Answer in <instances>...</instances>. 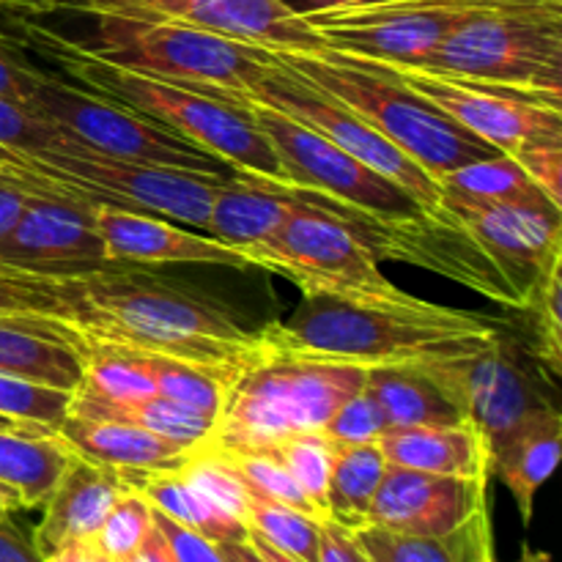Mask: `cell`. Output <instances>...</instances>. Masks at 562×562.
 I'll use <instances>...</instances> for the list:
<instances>
[{"instance_id": "18", "label": "cell", "mask_w": 562, "mask_h": 562, "mask_svg": "<svg viewBox=\"0 0 562 562\" xmlns=\"http://www.w3.org/2000/svg\"><path fill=\"white\" fill-rule=\"evenodd\" d=\"M104 14L176 20L236 42L285 53L324 49L318 33L285 0H135Z\"/></svg>"}, {"instance_id": "50", "label": "cell", "mask_w": 562, "mask_h": 562, "mask_svg": "<svg viewBox=\"0 0 562 562\" xmlns=\"http://www.w3.org/2000/svg\"><path fill=\"white\" fill-rule=\"evenodd\" d=\"M31 198V190L22 179L0 165V239L16 225V220L25 212V203Z\"/></svg>"}, {"instance_id": "20", "label": "cell", "mask_w": 562, "mask_h": 562, "mask_svg": "<svg viewBox=\"0 0 562 562\" xmlns=\"http://www.w3.org/2000/svg\"><path fill=\"white\" fill-rule=\"evenodd\" d=\"M486 505L488 481L428 475L387 464L368 514V527L401 536H445Z\"/></svg>"}, {"instance_id": "14", "label": "cell", "mask_w": 562, "mask_h": 562, "mask_svg": "<svg viewBox=\"0 0 562 562\" xmlns=\"http://www.w3.org/2000/svg\"><path fill=\"white\" fill-rule=\"evenodd\" d=\"M228 97L256 99V102L267 104V108L278 110V113L289 115V119L300 121L307 130L318 132V135L327 137L329 143L344 148L346 154L360 159L366 168L376 170L384 179L395 181V184H398L401 190L409 192L428 214L445 217L442 187L437 184V179H431L415 159L406 157L398 146H393V143H390L382 132L373 130L368 121H362L360 115L351 113L349 108H344L340 102L329 99L327 93L307 86L305 80L294 77L291 71L280 69L278 64H274L272 69H269V75L261 77L252 88H247V91H234L228 93Z\"/></svg>"}, {"instance_id": "59", "label": "cell", "mask_w": 562, "mask_h": 562, "mask_svg": "<svg viewBox=\"0 0 562 562\" xmlns=\"http://www.w3.org/2000/svg\"><path fill=\"white\" fill-rule=\"evenodd\" d=\"M0 428H9V431H38V428H31L25 426V423L11 420V417H3V415H0Z\"/></svg>"}, {"instance_id": "54", "label": "cell", "mask_w": 562, "mask_h": 562, "mask_svg": "<svg viewBox=\"0 0 562 562\" xmlns=\"http://www.w3.org/2000/svg\"><path fill=\"white\" fill-rule=\"evenodd\" d=\"M217 549L225 562H267L250 547V541H223L217 543Z\"/></svg>"}, {"instance_id": "61", "label": "cell", "mask_w": 562, "mask_h": 562, "mask_svg": "<svg viewBox=\"0 0 562 562\" xmlns=\"http://www.w3.org/2000/svg\"><path fill=\"white\" fill-rule=\"evenodd\" d=\"M521 3H560L562 5V0H521Z\"/></svg>"}, {"instance_id": "3", "label": "cell", "mask_w": 562, "mask_h": 562, "mask_svg": "<svg viewBox=\"0 0 562 562\" xmlns=\"http://www.w3.org/2000/svg\"><path fill=\"white\" fill-rule=\"evenodd\" d=\"M27 49H38L47 58L58 60L69 80L157 121L181 140L228 165L234 173L291 184L272 143L247 115V110L184 82L157 80L140 71L71 53L55 42L47 25H38L31 33Z\"/></svg>"}, {"instance_id": "28", "label": "cell", "mask_w": 562, "mask_h": 562, "mask_svg": "<svg viewBox=\"0 0 562 562\" xmlns=\"http://www.w3.org/2000/svg\"><path fill=\"white\" fill-rule=\"evenodd\" d=\"M82 340V376L71 390L66 415H91L97 409L132 406L157 395L146 357L119 346Z\"/></svg>"}, {"instance_id": "23", "label": "cell", "mask_w": 562, "mask_h": 562, "mask_svg": "<svg viewBox=\"0 0 562 562\" xmlns=\"http://www.w3.org/2000/svg\"><path fill=\"white\" fill-rule=\"evenodd\" d=\"M305 195L307 187L228 173L209 206L206 234L239 250L258 245L291 217Z\"/></svg>"}, {"instance_id": "17", "label": "cell", "mask_w": 562, "mask_h": 562, "mask_svg": "<svg viewBox=\"0 0 562 562\" xmlns=\"http://www.w3.org/2000/svg\"><path fill=\"white\" fill-rule=\"evenodd\" d=\"M110 267L93 212L75 198L33 192L0 239V269L22 274H80Z\"/></svg>"}, {"instance_id": "9", "label": "cell", "mask_w": 562, "mask_h": 562, "mask_svg": "<svg viewBox=\"0 0 562 562\" xmlns=\"http://www.w3.org/2000/svg\"><path fill=\"white\" fill-rule=\"evenodd\" d=\"M349 220L338 203L307 190L305 201L269 239L241 247V252L252 269L289 278L302 296L398 294V285L390 283L379 269V252Z\"/></svg>"}, {"instance_id": "34", "label": "cell", "mask_w": 562, "mask_h": 562, "mask_svg": "<svg viewBox=\"0 0 562 562\" xmlns=\"http://www.w3.org/2000/svg\"><path fill=\"white\" fill-rule=\"evenodd\" d=\"M146 357L148 371H151L154 384H157V395L212 417H220L231 382H234L236 373H239L228 371V368L206 366V362L179 360V357Z\"/></svg>"}, {"instance_id": "58", "label": "cell", "mask_w": 562, "mask_h": 562, "mask_svg": "<svg viewBox=\"0 0 562 562\" xmlns=\"http://www.w3.org/2000/svg\"><path fill=\"white\" fill-rule=\"evenodd\" d=\"M135 0H77V11H119Z\"/></svg>"}, {"instance_id": "37", "label": "cell", "mask_w": 562, "mask_h": 562, "mask_svg": "<svg viewBox=\"0 0 562 562\" xmlns=\"http://www.w3.org/2000/svg\"><path fill=\"white\" fill-rule=\"evenodd\" d=\"M80 417H93V420H126L135 423V426L146 428V431L157 434V437L168 439V442L181 445V448L192 450L198 445L206 442L214 431V423L217 417L203 415V412L190 409V406H181L176 401L162 398V395H151V398L140 401V404L132 406H113V409H97L91 415Z\"/></svg>"}, {"instance_id": "19", "label": "cell", "mask_w": 562, "mask_h": 562, "mask_svg": "<svg viewBox=\"0 0 562 562\" xmlns=\"http://www.w3.org/2000/svg\"><path fill=\"white\" fill-rule=\"evenodd\" d=\"M91 212L110 263L146 269L159 263L252 269L239 247L225 245L203 231H192L159 214L110 206V203H93Z\"/></svg>"}, {"instance_id": "26", "label": "cell", "mask_w": 562, "mask_h": 562, "mask_svg": "<svg viewBox=\"0 0 562 562\" xmlns=\"http://www.w3.org/2000/svg\"><path fill=\"white\" fill-rule=\"evenodd\" d=\"M560 448L562 415L558 406H549L492 453V481L497 477L508 488L525 527L532 521L536 494L558 467Z\"/></svg>"}, {"instance_id": "13", "label": "cell", "mask_w": 562, "mask_h": 562, "mask_svg": "<svg viewBox=\"0 0 562 562\" xmlns=\"http://www.w3.org/2000/svg\"><path fill=\"white\" fill-rule=\"evenodd\" d=\"M521 3V0H362L338 9L313 11L307 25L318 33L324 47L368 60L415 66L437 49L453 27L470 16Z\"/></svg>"}, {"instance_id": "60", "label": "cell", "mask_w": 562, "mask_h": 562, "mask_svg": "<svg viewBox=\"0 0 562 562\" xmlns=\"http://www.w3.org/2000/svg\"><path fill=\"white\" fill-rule=\"evenodd\" d=\"M527 562H552V558H549V552H532V549L527 547Z\"/></svg>"}, {"instance_id": "12", "label": "cell", "mask_w": 562, "mask_h": 562, "mask_svg": "<svg viewBox=\"0 0 562 562\" xmlns=\"http://www.w3.org/2000/svg\"><path fill=\"white\" fill-rule=\"evenodd\" d=\"M234 108L247 110L258 130L272 143L274 154L283 162L291 184L307 187L322 192L333 203H338L351 217L357 231L371 225H398L428 214L415 198L401 190L395 181L384 179L376 170L366 168L360 159L346 154L327 137L307 130L300 121L267 108L247 97H228Z\"/></svg>"}, {"instance_id": "62", "label": "cell", "mask_w": 562, "mask_h": 562, "mask_svg": "<svg viewBox=\"0 0 562 562\" xmlns=\"http://www.w3.org/2000/svg\"><path fill=\"white\" fill-rule=\"evenodd\" d=\"M5 154H9V151H3V154H0V165H3V162H5Z\"/></svg>"}, {"instance_id": "2", "label": "cell", "mask_w": 562, "mask_h": 562, "mask_svg": "<svg viewBox=\"0 0 562 562\" xmlns=\"http://www.w3.org/2000/svg\"><path fill=\"white\" fill-rule=\"evenodd\" d=\"M503 322L475 311L393 296L307 294L285 322L258 329L267 349L355 366H415L492 338Z\"/></svg>"}, {"instance_id": "5", "label": "cell", "mask_w": 562, "mask_h": 562, "mask_svg": "<svg viewBox=\"0 0 562 562\" xmlns=\"http://www.w3.org/2000/svg\"><path fill=\"white\" fill-rule=\"evenodd\" d=\"M261 340V338H258ZM368 368L355 362L261 355L231 382L212 437L214 450H263L305 431H322L333 412L366 387Z\"/></svg>"}, {"instance_id": "53", "label": "cell", "mask_w": 562, "mask_h": 562, "mask_svg": "<svg viewBox=\"0 0 562 562\" xmlns=\"http://www.w3.org/2000/svg\"><path fill=\"white\" fill-rule=\"evenodd\" d=\"M44 562H113V560L99 549L97 541H77V543H69V547L58 549V552L47 554Z\"/></svg>"}, {"instance_id": "7", "label": "cell", "mask_w": 562, "mask_h": 562, "mask_svg": "<svg viewBox=\"0 0 562 562\" xmlns=\"http://www.w3.org/2000/svg\"><path fill=\"white\" fill-rule=\"evenodd\" d=\"M3 168L25 181L27 190L33 192L75 198L88 206L110 203V206L159 214L203 234H206L212 198L220 181L225 179V176L104 157L71 143L38 154L9 151Z\"/></svg>"}, {"instance_id": "49", "label": "cell", "mask_w": 562, "mask_h": 562, "mask_svg": "<svg viewBox=\"0 0 562 562\" xmlns=\"http://www.w3.org/2000/svg\"><path fill=\"white\" fill-rule=\"evenodd\" d=\"M318 562H366V554L357 547L355 536L335 521H322V541H318Z\"/></svg>"}, {"instance_id": "57", "label": "cell", "mask_w": 562, "mask_h": 562, "mask_svg": "<svg viewBox=\"0 0 562 562\" xmlns=\"http://www.w3.org/2000/svg\"><path fill=\"white\" fill-rule=\"evenodd\" d=\"M14 510H22V497L11 486L0 483V519L11 516Z\"/></svg>"}, {"instance_id": "8", "label": "cell", "mask_w": 562, "mask_h": 562, "mask_svg": "<svg viewBox=\"0 0 562 562\" xmlns=\"http://www.w3.org/2000/svg\"><path fill=\"white\" fill-rule=\"evenodd\" d=\"M415 69L562 108V5H514L470 16Z\"/></svg>"}, {"instance_id": "6", "label": "cell", "mask_w": 562, "mask_h": 562, "mask_svg": "<svg viewBox=\"0 0 562 562\" xmlns=\"http://www.w3.org/2000/svg\"><path fill=\"white\" fill-rule=\"evenodd\" d=\"M82 14L91 20V31L80 38H66L53 31L55 42L71 53L140 71L157 80L184 82L220 99L234 91H247L274 66L269 49L187 22L104 11Z\"/></svg>"}, {"instance_id": "4", "label": "cell", "mask_w": 562, "mask_h": 562, "mask_svg": "<svg viewBox=\"0 0 562 562\" xmlns=\"http://www.w3.org/2000/svg\"><path fill=\"white\" fill-rule=\"evenodd\" d=\"M269 53L280 69L327 93L329 99L382 132L431 179L439 181V176L459 165L497 154V148L412 93L376 60L335 53L329 47L316 53H285V49H269Z\"/></svg>"}, {"instance_id": "41", "label": "cell", "mask_w": 562, "mask_h": 562, "mask_svg": "<svg viewBox=\"0 0 562 562\" xmlns=\"http://www.w3.org/2000/svg\"><path fill=\"white\" fill-rule=\"evenodd\" d=\"M151 527H154L151 503H148L140 492H135V488H126V492L115 499L110 514L104 516L102 527H99L93 541L99 543V549H102L110 560L119 562L140 547L143 538L148 536Z\"/></svg>"}, {"instance_id": "51", "label": "cell", "mask_w": 562, "mask_h": 562, "mask_svg": "<svg viewBox=\"0 0 562 562\" xmlns=\"http://www.w3.org/2000/svg\"><path fill=\"white\" fill-rule=\"evenodd\" d=\"M0 562H44L31 538L22 536L9 516L0 519Z\"/></svg>"}, {"instance_id": "1", "label": "cell", "mask_w": 562, "mask_h": 562, "mask_svg": "<svg viewBox=\"0 0 562 562\" xmlns=\"http://www.w3.org/2000/svg\"><path fill=\"white\" fill-rule=\"evenodd\" d=\"M42 278L55 296L53 318L86 340L228 371H241L261 355L258 333L241 327L228 305L143 267L110 263Z\"/></svg>"}, {"instance_id": "27", "label": "cell", "mask_w": 562, "mask_h": 562, "mask_svg": "<svg viewBox=\"0 0 562 562\" xmlns=\"http://www.w3.org/2000/svg\"><path fill=\"white\" fill-rule=\"evenodd\" d=\"M351 536L373 562H497L488 505L445 536H401L382 527H362Z\"/></svg>"}, {"instance_id": "47", "label": "cell", "mask_w": 562, "mask_h": 562, "mask_svg": "<svg viewBox=\"0 0 562 562\" xmlns=\"http://www.w3.org/2000/svg\"><path fill=\"white\" fill-rule=\"evenodd\" d=\"M42 75L44 69L27 58L25 47L0 38V99L27 108V99H31Z\"/></svg>"}, {"instance_id": "42", "label": "cell", "mask_w": 562, "mask_h": 562, "mask_svg": "<svg viewBox=\"0 0 562 562\" xmlns=\"http://www.w3.org/2000/svg\"><path fill=\"white\" fill-rule=\"evenodd\" d=\"M66 137L25 104L0 99V154H38L64 148Z\"/></svg>"}, {"instance_id": "16", "label": "cell", "mask_w": 562, "mask_h": 562, "mask_svg": "<svg viewBox=\"0 0 562 562\" xmlns=\"http://www.w3.org/2000/svg\"><path fill=\"white\" fill-rule=\"evenodd\" d=\"M442 212L483 247L521 307L549 269L562 263V209L552 203L467 201L442 192Z\"/></svg>"}, {"instance_id": "52", "label": "cell", "mask_w": 562, "mask_h": 562, "mask_svg": "<svg viewBox=\"0 0 562 562\" xmlns=\"http://www.w3.org/2000/svg\"><path fill=\"white\" fill-rule=\"evenodd\" d=\"M119 562H176V560L173 554H170L168 541H165L162 532H159L157 525H154L151 530H148V536L143 538L140 547Z\"/></svg>"}, {"instance_id": "24", "label": "cell", "mask_w": 562, "mask_h": 562, "mask_svg": "<svg viewBox=\"0 0 562 562\" xmlns=\"http://www.w3.org/2000/svg\"><path fill=\"white\" fill-rule=\"evenodd\" d=\"M379 448L390 467L492 483V450L470 420L450 426L387 428L379 437Z\"/></svg>"}, {"instance_id": "30", "label": "cell", "mask_w": 562, "mask_h": 562, "mask_svg": "<svg viewBox=\"0 0 562 562\" xmlns=\"http://www.w3.org/2000/svg\"><path fill=\"white\" fill-rule=\"evenodd\" d=\"M126 486L140 492L151 503L154 510L173 519L176 525L190 527L214 543L223 541H247V525L223 514L214 503H209L190 481L176 470H146V472H121Z\"/></svg>"}, {"instance_id": "38", "label": "cell", "mask_w": 562, "mask_h": 562, "mask_svg": "<svg viewBox=\"0 0 562 562\" xmlns=\"http://www.w3.org/2000/svg\"><path fill=\"white\" fill-rule=\"evenodd\" d=\"M217 453L228 461V467L236 472V477L245 483V488L250 494L291 505V508L302 510V514H311L316 519H322L316 514V508L307 503V497L296 486V481L291 477V472L285 470V464L280 461V456L274 450H217Z\"/></svg>"}, {"instance_id": "10", "label": "cell", "mask_w": 562, "mask_h": 562, "mask_svg": "<svg viewBox=\"0 0 562 562\" xmlns=\"http://www.w3.org/2000/svg\"><path fill=\"white\" fill-rule=\"evenodd\" d=\"M415 366L448 393L464 420L486 437L492 453L538 412L558 406L552 398L558 382L536 366L508 327H499L492 338Z\"/></svg>"}, {"instance_id": "29", "label": "cell", "mask_w": 562, "mask_h": 562, "mask_svg": "<svg viewBox=\"0 0 562 562\" xmlns=\"http://www.w3.org/2000/svg\"><path fill=\"white\" fill-rule=\"evenodd\" d=\"M366 393L382 409L387 428L450 426L464 415L420 366H371Z\"/></svg>"}, {"instance_id": "43", "label": "cell", "mask_w": 562, "mask_h": 562, "mask_svg": "<svg viewBox=\"0 0 562 562\" xmlns=\"http://www.w3.org/2000/svg\"><path fill=\"white\" fill-rule=\"evenodd\" d=\"M384 431H387V420H384L376 401L366 393V387L351 395V398H346L322 428V434L335 448H340V445L379 442Z\"/></svg>"}, {"instance_id": "25", "label": "cell", "mask_w": 562, "mask_h": 562, "mask_svg": "<svg viewBox=\"0 0 562 562\" xmlns=\"http://www.w3.org/2000/svg\"><path fill=\"white\" fill-rule=\"evenodd\" d=\"M53 434L80 459L119 472L176 470L190 456V450L181 445L168 442L126 420L66 415Z\"/></svg>"}, {"instance_id": "40", "label": "cell", "mask_w": 562, "mask_h": 562, "mask_svg": "<svg viewBox=\"0 0 562 562\" xmlns=\"http://www.w3.org/2000/svg\"><path fill=\"white\" fill-rule=\"evenodd\" d=\"M71 393L0 373V415L38 431H55L69 412Z\"/></svg>"}, {"instance_id": "45", "label": "cell", "mask_w": 562, "mask_h": 562, "mask_svg": "<svg viewBox=\"0 0 562 562\" xmlns=\"http://www.w3.org/2000/svg\"><path fill=\"white\" fill-rule=\"evenodd\" d=\"M0 313H33V316L53 318L55 296L42 274L0 269Z\"/></svg>"}, {"instance_id": "32", "label": "cell", "mask_w": 562, "mask_h": 562, "mask_svg": "<svg viewBox=\"0 0 562 562\" xmlns=\"http://www.w3.org/2000/svg\"><path fill=\"white\" fill-rule=\"evenodd\" d=\"M384 470H387V461H384L379 442L335 448L327 492V519L349 532L368 527V514H371Z\"/></svg>"}, {"instance_id": "22", "label": "cell", "mask_w": 562, "mask_h": 562, "mask_svg": "<svg viewBox=\"0 0 562 562\" xmlns=\"http://www.w3.org/2000/svg\"><path fill=\"white\" fill-rule=\"evenodd\" d=\"M0 373L71 393L82 376L80 335L58 318L0 313Z\"/></svg>"}, {"instance_id": "15", "label": "cell", "mask_w": 562, "mask_h": 562, "mask_svg": "<svg viewBox=\"0 0 562 562\" xmlns=\"http://www.w3.org/2000/svg\"><path fill=\"white\" fill-rule=\"evenodd\" d=\"M393 77H398L412 93L426 99L431 108L453 119L483 143L503 154H514L532 143L562 140V108L538 102L525 93L481 86L459 77L434 75L404 64L376 60Z\"/></svg>"}, {"instance_id": "39", "label": "cell", "mask_w": 562, "mask_h": 562, "mask_svg": "<svg viewBox=\"0 0 562 562\" xmlns=\"http://www.w3.org/2000/svg\"><path fill=\"white\" fill-rule=\"evenodd\" d=\"M274 453L291 472L296 486L307 497V503L316 508L322 521H327V492H329V472H333V453L335 445L324 437L322 431L294 434V437L278 442Z\"/></svg>"}, {"instance_id": "31", "label": "cell", "mask_w": 562, "mask_h": 562, "mask_svg": "<svg viewBox=\"0 0 562 562\" xmlns=\"http://www.w3.org/2000/svg\"><path fill=\"white\" fill-rule=\"evenodd\" d=\"M71 450L53 431H9L0 428V483L22 497V508H42Z\"/></svg>"}, {"instance_id": "55", "label": "cell", "mask_w": 562, "mask_h": 562, "mask_svg": "<svg viewBox=\"0 0 562 562\" xmlns=\"http://www.w3.org/2000/svg\"><path fill=\"white\" fill-rule=\"evenodd\" d=\"M294 11L300 14H313V11H327V9H338V5H351V3H362V0H285Z\"/></svg>"}, {"instance_id": "48", "label": "cell", "mask_w": 562, "mask_h": 562, "mask_svg": "<svg viewBox=\"0 0 562 562\" xmlns=\"http://www.w3.org/2000/svg\"><path fill=\"white\" fill-rule=\"evenodd\" d=\"M154 525H157V530L168 541L170 554H173L176 562H225L217 543L203 538L201 532L190 530V527L176 525L173 519H168L159 510H154Z\"/></svg>"}, {"instance_id": "63", "label": "cell", "mask_w": 562, "mask_h": 562, "mask_svg": "<svg viewBox=\"0 0 562 562\" xmlns=\"http://www.w3.org/2000/svg\"><path fill=\"white\" fill-rule=\"evenodd\" d=\"M362 554H366V552H362ZM366 562H373V560H371V558H368V554H366Z\"/></svg>"}, {"instance_id": "33", "label": "cell", "mask_w": 562, "mask_h": 562, "mask_svg": "<svg viewBox=\"0 0 562 562\" xmlns=\"http://www.w3.org/2000/svg\"><path fill=\"white\" fill-rule=\"evenodd\" d=\"M442 192L467 201H492V203H552L530 176L521 170L514 154H492V157L472 159L439 176L437 181ZM554 206V203H552ZM560 209V206H558Z\"/></svg>"}, {"instance_id": "36", "label": "cell", "mask_w": 562, "mask_h": 562, "mask_svg": "<svg viewBox=\"0 0 562 562\" xmlns=\"http://www.w3.org/2000/svg\"><path fill=\"white\" fill-rule=\"evenodd\" d=\"M247 532H256L280 552L302 562H318V541H322V519L291 505L258 497L247 492L245 508Z\"/></svg>"}, {"instance_id": "56", "label": "cell", "mask_w": 562, "mask_h": 562, "mask_svg": "<svg viewBox=\"0 0 562 562\" xmlns=\"http://www.w3.org/2000/svg\"><path fill=\"white\" fill-rule=\"evenodd\" d=\"M247 541H250V547L256 549V552L261 554V558L267 560V562H302V560L291 558V554L280 552V549H274L272 543H267V541H263V538H258L256 532H247Z\"/></svg>"}, {"instance_id": "35", "label": "cell", "mask_w": 562, "mask_h": 562, "mask_svg": "<svg viewBox=\"0 0 562 562\" xmlns=\"http://www.w3.org/2000/svg\"><path fill=\"white\" fill-rule=\"evenodd\" d=\"M562 263L552 267L547 278L538 283L527 305L519 313L525 318V329L519 338L521 349L536 360V366L558 382L562 368V318H560V285H562Z\"/></svg>"}, {"instance_id": "46", "label": "cell", "mask_w": 562, "mask_h": 562, "mask_svg": "<svg viewBox=\"0 0 562 562\" xmlns=\"http://www.w3.org/2000/svg\"><path fill=\"white\" fill-rule=\"evenodd\" d=\"M514 157L532 184L562 209V140L532 143L514 151Z\"/></svg>"}, {"instance_id": "21", "label": "cell", "mask_w": 562, "mask_h": 562, "mask_svg": "<svg viewBox=\"0 0 562 562\" xmlns=\"http://www.w3.org/2000/svg\"><path fill=\"white\" fill-rule=\"evenodd\" d=\"M126 488L130 486L119 470L91 464L71 453L69 464L42 505V521L31 538L36 552L47 558L69 543L93 541L104 516Z\"/></svg>"}, {"instance_id": "11", "label": "cell", "mask_w": 562, "mask_h": 562, "mask_svg": "<svg viewBox=\"0 0 562 562\" xmlns=\"http://www.w3.org/2000/svg\"><path fill=\"white\" fill-rule=\"evenodd\" d=\"M27 108L55 126L66 143L104 157L192 170V173H234L228 165L181 140L157 121L53 71H44L42 80L36 82Z\"/></svg>"}, {"instance_id": "44", "label": "cell", "mask_w": 562, "mask_h": 562, "mask_svg": "<svg viewBox=\"0 0 562 562\" xmlns=\"http://www.w3.org/2000/svg\"><path fill=\"white\" fill-rule=\"evenodd\" d=\"M66 9L77 11V0H0V38L27 49L31 33Z\"/></svg>"}]
</instances>
